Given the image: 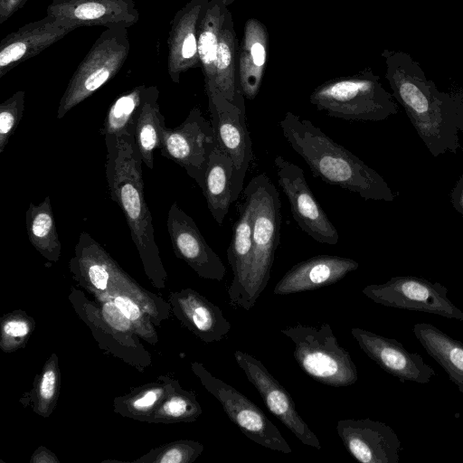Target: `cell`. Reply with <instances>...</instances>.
<instances>
[{
	"instance_id": "e575fe53",
	"label": "cell",
	"mask_w": 463,
	"mask_h": 463,
	"mask_svg": "<svg viewBox=\"0 0 463 463\" xmlns=\"http://www.w3.org/2000/svg\"><path fill=\"white\" fill-rule=\"evenodd\" d=\"M4 330L8 335L18 337L27 335L29 327L28 325L24 321L11 320L5 325Z\"/></svg>"
},
{
	"instance_id": "4fadbf2b",
	"label": "cell",
	"mask_w": 463,
	"mask_h": 463,
	"mask_svg": "<svg viewBox=\"0 0 463 463\" xmlns=\"http://www.w3.org/2000/svg\"><path fill=\"white\" fill-rule=\"evenodd\" d=\"M234 358L247 379L260 394L266 407L304 445L320 449L317 435L300 417L288 392L273 377L263 364L250 354L235 351Z\"/></svg>"
},
{
	"instance_id": "2e32d148",
	"label": "cell",
	"mask_w": 463,
	"mask_h": 463,
	"mask_svg": "<svg viewBox=\"0 0 463 463\" xmlns=\"http://www.w3.org/2000/svg\"><path fill=\"white\" fill-rule=\"evenodd\" d=\"M336 431L347 451L359 462H399L401 441L383 422L371 419L340 420Z\"/></svg>"
},
{
	"instance_id": "277c9868",
	"label": "cell",
	"mask_w": 463,
	"mask_h": 463,
	"mask_svg": "<svg viewBox=\"0 0 463 463\" xmlns=\"http://www.w3.org/2000/svg\"><path fill=\"white\" fill-rule=\"evenodd\" d=\"M253 209L252 262L241 307L250 310L265 289L279 244L281 202L266 174L254 176L243 190Z\"/></svg>"
},
{
	"instance_id": "1f68e13d",
	"label": "cell",
	"mask_w": 463,
	"mask_h": 463,
	"mask_svg": "<svg viewBox=\"0 0 463 463\" xmlns=\"http://www.w3.org/2000/svg\"><path fill=\"white\" fill-rule=\"evenodd\" d=\"M29 0H0V24L5 23Z\"/></svg>"
},
{
	"instance_id": "d4e9b609",
	"label": "cell",
	"mask_w": 463,
	"mask_h": 463,
	"mask_svg": "<svg viewBox=\"0 0 463 463\" xmlns=\"http://www.w3.org/2000/svg\"><path fill=\"white\" fill-rule=\"evenodd\" d=\"M232 158L215 145L206 168L203 194L207 207L219 225H222L228 213L232 200Z\"/></svg>"
},
{
	"instance_id": "f546056e",
	"label": "cell",
	"mask_w": 463,
	"mask_h": 463,
	"mask_svg": "<svg viewBox=\"0 0 463 463\" xmlns=\"http://www.w3.org/2000/svg\"><path fill=\"white\" fill-rule=\"evenodd\" d=\"M24 97L25 92L18 90L0 104V154L23 118Z\"/></svg>"
},
{
	"instance_id": "4dcf8cb0",
	"label": "cell",
	"mask_w": 463,
	"mask_h": 463,
	"mask_svg": "<svg viewBox=\"0 0 463 463\" xmlns=\"http://www.w3.org/2000/svg\"><path fill=\"white\" fill-rule=\"evenodd\" d=\"M103 316L110 326L119 331H125L129 327L130 320L115 303L108 302L103 306Z\"/></svg>"
},
{
	"instance_id": "30bf717a",
	"label": "cell",
	"mask_w": 463,
	"mask_h": 463,
	"mask_svg": "<svg viewBox=\"0 0 463 463\" xmlns=\"http://www.w3.org/2000/svg\"><path fill=\"white\" fill-rule=\"evenodd\" d=\"M215 145L212 124L203 117L201 109L194 107L181 125L174 128H164L160 151L163 156L184 168L202 188Z\"/></svg>"
},
{
	"instance_id": "7402d4cb",
	"label": "cell",
	"mask_w": 463,
	"mask_h": 463,
	"mask_svg": "<svg viewBox=\"0 0 463 463\" xmlns=\"http://www.w3.org/2000/svg\"><path fill=\"white\" fill-rule=\"evenodd\" d=\"M269 48L266 25L256 18H249L239 44V77L242 94L253 99L259 94L265 73Z\"/></svg>"
},
{
	"instance_id": "83f0119b",
	"label": "cell",
	"mask_w": 463,
	"mask_h": 463,
	"mask_svg": "<svg viewBox=\"0 0 463 463\" xmlns=\"http://www.w3.org/2000/svg\"><path fill=\"white\" fill-rule=\"evenodd\" d=\"M28 238L43 256L57 260L61 252V242L56 230L50 196L35 205L30 203L25 213Z\"/></svg>"
},
{
	"instance_id": "d590c367",
	"label": "cell",
	"mask_w": 463,
	"mask_h": 463,
	"mask_svg": "<svg viewBox=\"0 0 463 463\" xmlns=\"http://www.w3.org/2000/svg\"><path fill=\"white\" fill-rule=\"evenodd\" d=\"M156 393L154 392H147L141 398L134 402V406L137 409H146L152 406L156 401Z\"/></svg>"
},
{
	"instance_id": "52a82bcc",
	"label": "cell",
	"mask_w": 463,
	"mask_h": 463,
	"mask_svg": "<svg viewBox=\"0 0 463 463\" xmlns=\"http://www.w3.org/2000/svg\"><path fill=\"white\" fill-rule=\"evenodd\" d=\"M129 51L127 28H106L72 74L59 102L57 118L110 80L124 65Z\"/></svg>"
},
{
	"instance_id": "8fae6325",
	"label": "cell",
	"mask_w": 463,
	"mask_h": 463,
	"mask_svg": "<svg viewBox=\"0 0 463 463\" xmlns=\"http://www.w3.org/2000/svg\"><path fill=\"white\" fill-rule=\"evenodd\" d=\"M274 165L298 227L319 243L335 245L339 233L310 190L303 169L281 156L275 157Z\"/></svg>"
},
{
	"instance_id": "8992f818",
	"label": "cell",
	"mask_w": 463,
	"mask_h": 463,
	"mask_svg": "<svg viewBox=\"0 0 463 463\" xmlns=\"http://www.w3.org/2000/svg\"><path fill=\"white\" fill-rule=\"evenodd\" d=\"M295 345L293 356L299 367L315 381L344 387L356 383L357 368L350 354L342 347L328 324H297L280 329Z\"/></svg>"
},
{
	"instance_id": "ba28073f",
	"label": "cell",
	"mask_w": 463,
	"mask_h": 463,
	"mask_svg": "<svg viewBox=\"0 0 463 463\" xmlns=\"http://www.w3.org/2000/svg\"><path fill=\"white\" fill-rule=\"evenodd\" d=\"M362 292L385 307L463 321V311L449 299L448 288L439 282L414 276H398L383 284L368 285Z\"/></svg>"
},
{
	"instance_id": "6da1fadb",
	"label": "cell",
	"mask_w": 463,
	"mask_h": 463,
	"mask_svg": "<svg viewBox=\"0 0 463 463\" xmlns=\"http://www.w3.org/2000/svg\"><path fill=\"white\" fill-rule=\"evenodd\" d=\"M392 96L402 105L430 152H456L463 132V97L439 91L407 52H382Z\"/></svg>"
},
{
	"instance_id": "8d00e7d4",
	"label": "cell",
	"mask_w": 463,
	"mask_h": 463,
	"mask_svg": "<svg viewBox=\"0 0 463 463\" xmlns=\"http://www.w3.org/2000/svg\"><path fill=\"white\" fill-rule=\"evenodd\" d=\"M462 207H463V195H462Z\"/></svg>"
},
{
	"instance_id": "d6986e66",
	"label": "cell",
	"mask_w": 463,
	"mask_h": 463,
	"mask_svg": "<svg viewBox=\"0 0 463 463\" xmlns=\"http://www.w3.org/2000/svg\"><path fill=\"white\" fill-rule=\"evenodd\" d=\"M208 0H190L174 15L167 38V72L174 83L182 73L200 67L198 30Z\"/></svg>"
},
{
	"instance_id": "9c48e42d",
	"label": "cell",
	"mask_w": 463,
	"mask_h": 463,
	"mask_svg": "<svg viewBox=\"0 0 463 463\" xmlns=\"http://www.w3.org/2000/svg\"><path fill=\"white\" fill-rule=\"evenodd\" d=\"M194 370L206 389L220 402L229 419L253 442L267 449L291 453L292 449L266 414L241 392L214 377L201 364Z\"/></svg>"
},
{
	"instance_id": "4316f807",
	"label": "cell",
	"mask_w": 463,
	"mask_h": 463,
	"mask_svg": "<svg viewBox=\"0 0 463 463\" xmlns=\"http://www.w3.org/2000/svg\"><path fill=\"white\" fill-rule=\"evenodd\" d=\"M185 297L183 302L185 318L203 341H220L229 334L231 324L219 307L193 291Z\"/></svg>"
},
{
	"instance_id": "d6a6232c",
	"label": "cell",
	"mask_w": 463,
	"mask_h": 463,
	"mask_svg": "<svg viewBox=\"0 0 463 463\" xmlns=\"http://www.w3.org/2000/svg\"><path fill=\"white\" fill-rule=\"evenodd\" d=\"M114 303L130 321L136 320L140 317L139 308L129 298L119 296L115 298Z\"/></svg>"
},
{
	"instance_id": "7c38bea8",
	"label": "cell",
	"mask_w": 463,
	"mask_h": 463,
	"mask_svg": "<svg viewBox=\"0 0 463 463\" xmlns=\"http://www.w3.org/2000/svg\"><path fill=\"white\" fill-rule=\"evenodd\" d=\"M207 98L216 145L232 160V200L234 202L242 192L246 172L253 157L245 111L221 94Z\"/></svg>"
},
{
	"instance_id": "f1b7e54d",
	"label": "cell",
	"mask_w": 463,
	"mask_h": 463,
	"mask_svg": "<svg viewBox=\"0 0 463 463\" xmlns=\"http://www.w3.org/2000/svg\"><path fill=\"white\" fill-rule=\"evenodd\" d=\"M146 89V85H138L113 101L100 128L104 137L135 135Z\"/></svg>"
},
{
	"instance_id": "5bb4252c",
	"label": "cell",
	"mask_w": 463,
	"mask_h": 463,
	"mask_svg": "<svg viewBox=\"0 0 463 463\" xmlns=\"http://www.w3.org/2000/svg\"><path fill=\"white\" fill-rule=\"evenodd\" d=\"M351 334L368 357L402 383L425 384L436 375L434 369L419 354L409 352L396 339L359 327H353Z\"/></svg>"
},
{
	"instance_id": "3957f363",
	"label": "cell",
	"mask_w": 463,
	"mask_h": 463,
	"mask_svg": "<svg viewBox=\"0 0 463 463\" xmlns=\"http://www.w3.org/2000/svg\"><path fill=\"white\" fill-rule=\"evenodd\" d=\"M106 178L111 199L121 208L146 264L160 263L151 213L145 198L142 159L135 135L105 137Z\"/></svg>"
},
{
	"instance_id": "484cf974",
	"label": "cell",
	"mask_w": 463,
	"mask_h": 463,
	"mask_svg": "<svg viewBox=\"0 0 463 463\" xmlns=\"http://www.w3.org/2000/svg\"><path fill=\"white\" fill-rule=\"evenodd\" d=\"M158 98L156 86L146 87L135 130V142L142 162L150 170L154 168V151L161 148L162 132L165 127Z\"/></svg>"
},
{
	"instance_id": "836d02e7",
	"label": "cell",
	"mask_w": 463,
	"mask_h": 463,
	"mask_svg": "<svg viewBox=\"0 0 463 463\" xmlns=\"http://www.w3.org/2000/svg\"><path fill=\"white\" fill-rule=\"evenodd\" d=\"M56 375L52 370H47L42 378L40 394L43 399L49 400L55 391Z\"/></svg>"
},
{
	"instance_id": "e0dca14e",
	"label": "cell",
	"mask_w": 463,
	"mask_h": 463,
	"mask_svg": "<svg viewBox=\"0 0 463 463\" xmlns=\"http://www.w3.org/2000/svg\"><path fill=\"white\" fill-rule=\"evenodd\" d=\"M167 231L177 257L185 260L201 277L221 281L226 272L224 264L207 244L191 216L176 203L168 211Z\"/></svg>"
},
{
	"instance_id": "ac0fdd59",
	"label": "cell",
	"mask_w": 463,
	"mask_h": 463,
	"mask_svg": "<svg viewBox=\"0 0 463 463\" xmlns=\"http://www.w3.org/2000/svg\"><path fill=\"white\" fill-rule=\"evenodd\" d=\"M46 14L79 28L104 26L128 29L139 20L135 0H52L47 6Z\"/></svg>"
},
{
	"instance_id": "9a60e30c",
	"label": "cell",
	"mask_w": 463,
	"mask_h": 463,
	"mask_svg": "<svg viewBox=\"0 0 463 463\" xmlns=\"http://www.w3.org/2000/svg\"><path fill=\"white\" fill-rule=\"evenodd\" d=\"M78 28L67 21L46 14L5 35L0 42V78Z\"/></svg>"
},
{
	"instance_id": "5b68a950",
	"label": "cell",
	"mask_w": 463,
	"mask_h": 463,
	"mask_svg": "<svg viewBox=\"0 0 463 463\" xmlns=\"http://www.w3.org/2000/svg\"><path fill=\"white\" fill-rule=\"evenodd\" d=\"M309 101L330 117L352 121H381L398 112L392 95L369 69L325 81Z\"/></svg>"
},
{
	"instance_id": "cb8c5ba5",
	"label": "cell",
	"mask_w": 463,
	"mask_h": 463,
	"mask_svg": "<svg viewBox=\"0 0 463 463\" xmlns=\"http://www.w3.org/2000/svg\"><path fill=\"white\" fill-rule=\"evenodd\" d=\"M413 334L463 393V344L429 323H417Z\"/></svg>"
},
{
	"instance_id": "603a6c76",
	"label": "cell",
	"mask_w": 463,
	"mask_h": 463,
	"mask_svg": "<svg viewBox=\"0 0 463 463\" xmlns=\"http://www.w3.org/2000/svg\"><path fill=\"white\" fill-rule=\"evenodd\" d=\"M239 41L231 11L222 26L215 62V91L245 111L244 96L239 77Z\"/></svg>"
},
{
	"instance_id": "ffe728a7",
	"label": "cell",
	"mask_w": 463,
	"mask_h": 463,
	"mask_svg": "<svg viewBox=\"0 0 463 463\" xmlns=\"http://www.w3.org/2000/svg\"><path fill=\"white\" fill-rule=\"evenodd\" d=\"M358 262L335 255H317L291 267L276 284L274 295H288L336 283L357 269Z\"/></svg>"
},
{
	"instance_id": "44dd1931",
	"label": "cell",
	"mask_w": 463,
	"mask_h": 463,
	"mask_svg": "<svg viewBox=\"0 0 463 463\" xmlns=\"http://www.w3.org/2000/svg\"><path fill=\"white\" fill-rule=\"evenodd\" d=\"M240 207L238 220L232 227V236L227 250V258L233 278L228 289L232 305L241 306L246 290L252 262L253 209L245 194Z\"/></svg>"
},
{
	"instance_id": "7a4b0ae2",
	"label": "cell",
	"mask_w": 463,
	"mask_h": 463,
	"mask_svg": "<svg viewBox=\"0 0 463 463\" xmlns=\"http://www.w3.org/2000/svg\"><path fill=\"white\" fill-rule=\"evenodd\" d=\"M279 127L292 149L305 160L315 176L365 200L393 201L392 189L375 170L309 119L288 111Z\"/></svg>"
}]
</instances>
